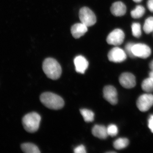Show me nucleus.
I'll return each instance as SVG.
<instances>
[{
    "label": "nucleus",
    "mask_w": 153,
    "mask_h": 153,
    "mask_svg": "<svg viewBox=\"0 0 153 153\" xmlns=\"http://www.w3.org/2000/svg\"><path fill=\"white\" fill-rule=\"evenodd\" d=\"M43 69L47 77L53 80L60 78L62 73V68L59 63L52 58H48L44 60Z\"/></svg>",
    "instance_id": "1"
},
{
    "label": "nucleus",
    "mask_w": 153,
    "mask_h": 153,
    "mask_svg": "<svg viewBox=\"0 0 153 153\" xmlns=\"http://www.w3.org/2000/svg\"><path fill=\"white\" fill-rule=\"evenodd\" d=\"M41 102L49 109H61L64 105V100L59 95L51 92H45L40 96Z\"/></svg>",
    "instance_id": "2"
},
{
    "label": "nucleus",
    "mask_w": 153,
    "mask_h": 153,
    "mask_svg": "<svg viewBox=\"0 0 153 153\" xmlns=\"http://www.w3.org/2000/svg\"><path fill=\"white\" fill-rule=\"evenodd\" d=\"M41 117L37 113L33 112L25 115L22 119V124L25 130L34 133L38 130Z\"/></svg>",
    "instance_id": "3"
},
{
    "label": "nucleus",
    "mask_w": 153,
    "mask_h": 153,
    "mask_svg": "<svg viewBox=\"0 0 153 153\" xmlns=\"http://www.w3.org/2000/svg\"><path fill=\"white\" fill-rule=\"evenodd\" d=\"M79 16L81 23L87 27H91L96 23V17L93 11L87 7H83L79 11Z\"/></svg>",
    "instance_id": "4"
},
{
    "label": "nucleus",
    "mask_w": 153,
    "mask_h": 153,
    "mask_svg": "<svg viewBox=\"0 0 153 153\" xmlns=\"http://www.w3.org/2000/svg\"><path fill=\"white\" fill-rule=\"evenodd\" d=\"M153 105V95L145 94L139 97L137 101V106L142 112L147 111Z\"/></svg>",
    "instance_id": "5"
},
{
    "label": "nucleus",
    "mask_w": 153,
    "mask_h": 153,
    "mask_svg": "<svg viewBox=\"0 0 153 153\" xmlns=\"http://www.w3.org/2000/svg\"><path fill=\"white\" fill-rule=\"evenodd\" d=\"M125 34L123 30L115 29L110 33L107 38L106 41L110 45L118 46L123 42Z\"/></svg>",
    "instance_id": "6"
},
{
    "label": "nucleus",
    "mask_w": 153,
    "mask_h": 153,
    "mask_svg": "<svg viewBox=\"0 0 153 153\" xmlns=\"http://www.w3.org/2000/svg\"><path fill=\"white\" fill-rule=\"evenodd\" d=\"M108 60L114 63H121L126 60L127 55L124 50L119 47L111 49L108 55Z\"/></svg>",
    "instance_id": "7"
},
{
    "label": "nucleus",
    "mask_w": 153,
    "mask_h": 153,
    "mask_svg": "<svg viewBox=\"0 0 153 153\" xmlns=\"http://www.w3.org/2000/svg\"><path fill=\"white\" fill-rule=\"evenodd\" d=\"M132 51L135 57H139L143 59L148 58L151 54L150 47L147 45L143 44H134Z\"/></svg>",
    "instance_id": "8"
},
{
    "label": "nucleus",
    "mask_w": 153,
    "mask_h": 153,
    "mask_svg": "<svg viewBox=\"0 0 153 153\" xmlns=\"http://www.w3.org/2000/svg\"><path fill=\"white\" fill-rule=\"evenodd\" d=\"M103 97L105 100L111 104L116 105L117 103V93L116 89L111 85L105 86L103 90Z\"/></svg>",
    "instance_id": "9"
},
{
    "label": "nucleus",
    "mask_w": 153,
    "mask_h": 153,
    "mask_svg": "<svg viewBox=\"0 0 153 153\" xmlns=\"http://www.w3.org/2000/svg\"><path fill=\"white\" fill-rule=\"evenodd\" d=\"M119 82L123 87L126 88H131L136 84L135 76L131 73L125 72L121 74Z\"/></svg>",
    "instance_id": "10"
},
{
    "label": "nucleus",
    "mask_w": 153,
    "mask_h": 153,
    "mask_svg": "<svg viewBox=\"0 0 153 153\" xmlns=\"http://www.w3.org/2000/svg\"><path fill=\"white\" fill-rule=\"evenodd\" d=\"M74 62L76 72L84 74L88 66V62L86 58L82 55H79L75 57Z\"/></svg>",
    "instance_id": "11"
},
{
    "label": "nucleus",
    "mask_w": 153,
    "mask_h": 153,
    "mask_svg": "<svg viewBox=\"0 0 153 153\" xmlns=\"http://www.w3.org/2000/svg\"><path fill=\"white\" fill-rule=\"evenodd\" d=\"M88 27L82 23H77L71 27V32L74 38L78 39L84 36L87 32Z\"/></svg>",
    "instance_id": "12"
},
{
    "label": "nucleus",
    "mask_w": 153,
    "mask_h": 153,
    "mask_svg": "<svg viewBox=\"0 0 153 153\" xmlns=\"http://www.w3.org/2000/svg\"><path fill=\"white\" fill-rule=\"evenodd\" d=\"M111 12L115 16H122L126 12V7L122 2H116L111 6Z\"/></svg>",
    "instance_id": "13"
},
{
    "label": "nucleus",
    "mask_w": 153,
    "mask_h": 153,
    "mask_svg": "<svg viewBox=\"0 0 153 153\" xmlns=\"http://www.w3.org/2000/svg\"><path fill=\"white\" fill-rule=\"evenodd\" d=\"M92 134L100 139H105L108 136L107 128L104 126L96 125L92 129Z\"/></svg>",
    "instance_id": "14"
},
{
    "label": "nucleus",
    "mask_w": 153,
    "mask_h": 153,
    "mask_svg": "<svg viewBox=\"0 0 153 153\" xmlns=\"http://www.w3.org/2000/svg\"><path fill=\"white\" fill-rule=\"evenodd\" d=\"M21 149L24 152L26 153H39L40 151L36 145L31 143L22 144Z\"/></svg>",
    "instance_id": "15"
},
{
    "label": "nucleus",
    "mask_w": 153,
    "mask_h": 153,
    "mask_svg": "<svg viewBox=\"0 0 153 153\" xmlns=\"http://www.w3.org/2000/svg\"><path fill=\"white\" fill-rule=\"evenodd\" d=\"M129 144V140L126 138H120L114 142L113 146L116 149L121 150L126 147Z\"/></svg>",
    "instance_id": "16"
},
{
    "label": "nucleus",
    "mask_w": 153,
    "mask_h": 153,
    "mask_svg": "<svg viewBox=\"0 0 153 153\" xmlns=\"http://www.w3.org/2000/svg\"><path fill=\"white\" fill-rule=\"evenodd\" d=\"M141 87L146 92L149 93L153 91V79L150 77L145 79L142 83Z\"/></svg>",
    "instance_id": "17"
},
{
    "label": "nucleus",
    "mask_w": 153,
    "mask_h": 153,
    "mask_svg": "<svg viewBox=\"0 0 153 153\" xmlns=\"http://www.w3.org/2000/svg\"><path fill=\"white\" fill-rule=\"evenodd\" d=\"M80 112L86 122H91L94 120V113L90 110L82 109L80 110Z\"/></svg>",
    "instance_id": "18"
},
{
    "label": "nucleus",
    "mask_w": 153,
    "mask_h": 153,
    "mask_svg": "<svg viewBox=\"0 0 153 153\" xmlns=\"http://www.w3.org/2000/svg\"><path fill=\"white\" fill-rule=\"evenodd\" d=\"M145 9L143 6H137L134 10H133L131 13V17L135 19H139L144 15Z\"/></svg>",
    "instance_id": "19"
},
{
    "label": "nucleus",
    "mask_w": 153,
    "mask_h": 153,
    "mask_svg": "<svg viewBox=\"0 0 153 153\" xmlns=\"http://www.w3.org/2000/svg\"><path fill=\"white\" fill-rule=\"evenodd\" d=\"M143 30L147 34L153 32V17L148 18L145 21L143 26Z\"/></svg>",
    "instance_id": "20"
},
{
    "label": "nucleus",
    "mask_w": 153,
    "mask_h": 153,
    "mask_svg": "<svg viewBox=\"0 0 153 153\" xmlns=\"http://www.w3.org/2000/svg\"><path fill=\"white\" fill-rule=\"evenodd\" d=\"M132 33L134 37L139 38L141 36V25L139 23H134L131 26Z\"/></svg>",
    "instance_id": "21"
},
{
    "label": "nucleus",
    "mask_w": 153,
    "mask_h": 153,
    "mask_svg": "<svg viewBox=\"0 0 153 153\" xmlns=\"http://www.w3.org/2000/svg\"><path fill=\"white\" fill-rule=\"evenodd\" d=\"M108 135L111 137H114L116 136L118 133V130L117 126L114 124H111L107 128Z\"/></svg>",
    "instance_id": "22"
},
{
    "label": "nucleus",
    "mask_w": 153,
    "mask_h": 153,
    "mask_svg": "<svg viewBox=\"0 0 153 153\" xmlns=\"http://www.w3.org/2000/svg\"><path fill=\"white\" fill-rule=\"evenodd\" d=\"M134 43H128L126 44L125 47V49L126 52L127 53L128 55L131 57V58H134L135 57L134 54H133L132 51V49L133 46L134 45Z\"/></svg>",
    "instance_id": "23"
},
{
    "label": "nucleus",
    "mask_w": 153,
    "mask_h": 153,
    "mask_svg": "<svg viewBox=\"0 0 153 153\" xmlns=\"http://www.w3.org/2000/svg\"><path fill=\"white\" fill-rule=\"evenodd\" d=\"M74 152L75 153H86L85 146L82 145L78 146L74 149Z\"/></svg>",
    "instance_id": "24"
},
{
    "label": "nucleus",
    "mask_w": 153,
    "mask_h": 153,
    "mask_svg": "<svg viewBox=\"0 0 153 153\" xmlns=\"http://www.w3.org/2000/svg\"><path fill=\"white\" fill-rule=\"evenodd\" d=\"M148 126L153 133V114L151 115L148 120Z\"/></svg>",
    "instance_id": "25"
},
{
    "label": "nucleus",
    "mask_w": 153,
    "mask_h": 153,
    "mask_svg": "<svg viewBox=\"0 0 153 153\" xmlns=\"http://www.w3.org/2000/svg\"><path fill=\"white\" fill-rule=\"evenodd\" d=\"M147 7L149 10L153 13V0H149L148 1Z\"/></svg>",
    "instance_id": "26"
},
{
    "label": "nucleus",
    "mask_w": 153,
    "mask_h": 153,
    "mask_svg": "<svg viewBox=\"0 0 153 153\" xmlns=\"http://www.w3.org/2000/svg\"><path fill=\"white\" fill-rule=\"evenodd\" d=\"M149 66L151 69H152V70H153V60L150 63Z\"/></svg>",
    "instance_id": "27"
},
{
    "label": "nucleus",
    "mask_w": 153,
    "mask_h": 153,
    "mask_svg": "<svg viewBox=\"0 0 153 153\" xmlns=\"http://www.w3.org/2000/svg\"><path fill=\"white\" fill-rule=\"evenodd\" d=\"M149 77L153 79V70L149 73Z\"/></svg>",
    "instance_id": "28"
},
{
    "label": "nucleus",
    "mask_w": 153,
    "mask_h": 153,
    "mask_svg": "<svg viewBox=\"0 0 153 153\" xmlns=\"http://www.w3.org/2000/svg\"><path fill=\"white\" fill-rule=\"evenodd\" d=\"M135 2L140 3L142 1V0H133Z\"/></svg>",
    "instance_id": "29"
}]
</instances>
